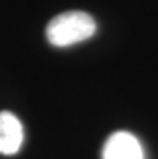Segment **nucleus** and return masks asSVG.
Returning <instances> with one entry per match:
<instances>
[{"label": "nucleus", "mask_w": 158, "mask_h": 159, "mask_svg": "<svg viewBox=\"0 0 158 159\" xmlns=\"http://www.w3.org/2000/svg\"><path fill=\"white\" fill-rule=\"evenodd\" d=\"M97 31V24L89 13L65 11L47 24L45 35L55 47H69L90 39Z\"/></svg>", "instance_id": "nucleus-1"}, {"label": "nucleus", "mask_w": 158, "mask_h": 159, "mask_svg": "<svg viewBox=\"0 0 158 159\" xmlns=\"http://www.w3.org/2000/svg\"><path fill=\"white\" fill-rule=\"evenodd\" d=\"M102 159H144V151L132 134L119 130L111 134L105 142Z\"/></svg>", "instance_id": "nucleus-2"}, {"label": "nucleus", "mask_w": 158, "mask_h": 159, "mask_svg": "<svg viewBox=\"0 0 158 159\" xmlns=\"http://www.w3.org/2000/svg\"><path fill=\"white\" fill-rule=\"evenodd\" d=\"M23 138L24 132L21 120L10 111H2L0 113V154H16L23 145Z\"/></svg>", "instance_id": "nucleus-3"}]
</instances>
